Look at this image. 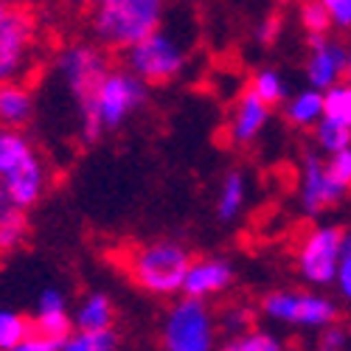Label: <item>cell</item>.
Returning a JSON list of instances; mask_svg holds the SVG:
<instances>
[{"instance_id": "cell-13", "label": "cell", "mask_w": 351, "mask_h": 351, "mask_svg": "<svg viewBox=\"0 0 351 351\" xmlns=\"http://www.w3.org/2000/svg\"><path fill=\"white\" fill-rule=\"evenodd\" d=\"M233 265L228 258L219 256H206V258H194L191 267L183 278V298L189 301H199L206 304L214 295H222V292L233 284Z\"/></svg>"}, {"instance_id": "cell-18", "label": "cell", "mask_w": 351, "mask_h": 351, "mask_svg": "<svg viewBox=\"0 0 351 351\" xmlns=\"http://www.w3.org/2000/svg\"><path fill=\"white\" fill-rule=\"evenodd\" d=\"M284 115L287 121L295 127V130H309V127H317V121L324 119V93L317 90H301L292 99L284 101Z\"/></svg>"}, {"instance_id": "cell-25", "label": "cell", "mask_w": 351, "mask_h": 351, "mask_svg": "<svg viewBox=\"0 0 351 351\" xmlns=\"http://www.w3.org/2000/svg\"><path fill=\"white\" fill-rule=\"evenodd\" d=\"M214 351H284V343L270 332L253 329V332L239 335V337H228Z\"/></svg>"}, {"instance_id": "cell-34", "label": "cell", "mask_w": 351, "mask_h": 351, "mask_svg": "<svg viewBox=\"0 0 351 351\" xmlns=\"http://www.w3.org/2000/svg\"><path fill=\"white\" fill-rule=\"evenodd\" d=\"M281 25H284L281 14H267L265 20L258 23V28H256V40H258L261 45L276 43V40H278V34H281Z\"/></svg>"}, {"instance_id": "cell-26", "label": "cell", "mask_w": 351, "mask_h": 351, "mask_svg": "<svg viewBox=\"0 0 351 351\" xmlns=\"http://www.w3.org/2000/svg\"><path fill=\"white\" fill-rule=\"evenodd\" d=\"M324 119L351 130V87L348 84L340 82L324 93Z\"/></svg>"}, {"instance_id": "cell-10", "label": "cell", "mask_w": 351, "mask_h": 351, "mask_svg": "<svg viewBox=\"0 0 351 351\" xmlns=\"http://www.w3.org/2000/svg\"><path fill=\"white\" fill-rule=\"evenodd\" d=\"M143 101H146V84L138 76H132L127 68L110 71L96 96V112H99L101 130L121 127Z\"/></svg>"}, {"instance_id": "cell-12", "label": "cell", "mask_w": 351, "mask_h": 351, "mask_svg": "<svg viewBox=\"0 0 351 351\" xmlns=\"http://www.w3.org/2000/svg\"><path fill=\"white\" fill-rule=\"evenodd\" d=\"M348 62V51L332 37H309V60H306V82L309 90L326 93L329 87L343 82Z\"/></svg>"}, {"instance_id": "cell-3", "label": "cell", "mask_w": 351, "mask_h": 351, "mask_svg": "<svg viewBox=\"0 0 351 351\" xmlns=\"http://www.w3.org/2000/svg\"><path fill=\"white\" fill-rule=\"evenodd\" d=\"M0 186L17 208H34L48 191V166L37 146L17 130L0 127Z\"/></svg>"}, {"instance_id": "cell-37", "label": "cell", "mask_w": 351, "mask_h": 351, "mask_svg": "<svg viewBox=\"0 0 351 351\" xmlns=\"http://www.w3.org/2000/svg\"><path fill=\"white\" fill-rule=\"evenodd\" d=\"M6 9H9V3H3V0H0V14H3Z\"/></svg>"}, {"instance_id": "cell-16", "label": "cell", "mask_w": 351, "mask_h": 351, "mask_svg": "<svg viewBox=\"0 0 351 351\" xmlns=\"http://www.w3.org/2000/svg\"><path fill=\"white\" fill-rule=\"evenodd\" d=\"M28 211L17 208L14 202L9 199V194L0 186V253H9L14 247H20L28 237Z\"/></svg>"}, {"instance_id": "cell-23", "label": "cell", "mask_w": 351, "mask_h": 351, "mask_svg": "<svg viewBox=\"0 0 351 351\" xmlns=\"http://www.w3.org/2000/svg\"><path fill=\"white\" fill-rule=\"evenodd\" d=\"M315 141L320 146V152H329L337 155V152H346L351 149V130L337 124V121H329V119H320L317 127H315Z\"/></svg>"}, {"instance_id": "cell-33", "label": "cell", "mask_w": 351, "mask_h": 351, "mask_svg": "<svg viewBox=\"0 0 351 351\" xmlns=\"http://www.w3.org/2000/svg\"><path fill=\"white\" fill-rule=\"evenodd\" d=\"M37 312H68V298H65V292L62 289H56V287H48L40 292V298H37Z\"/></svg>"}, {"instance_id": "cell-20", "label": "cell", "mask_w": 351, "mask_h": 351, "mask_svg": "<svg viewBox=\"0 0 351 351\" xmlns=\"http://www.w3.org/2000/svg\"><path fill=\"white\" fill-rule=\"evenodd\" d=\"M247 90L265 104V107H278L287 101V82L278 71L273 68H265V71H256L253 79H250V87Z\"/></svg>"}, {"instance_id": "cell-32", "label": "cell", "mask_w": 351, "mask_h": 351, "mask_svg": "<svg viewBox=\"0 0 351 351\" xmlns=\"http://www.w3.org/2000/svg\"><path fill=\"white\" fill-rule=\"evenodd\" d=\"M329 20L340 32H351V0H324Z\"/></svg>"}, {"instance_id": "cell-2", "label": "cell", "mask_w": 351, "mask_h": 351, "mask_svg": "<svg viewBox=\"0 0 351 351\" xmlns=\"http://www.w3.org/2000/svg\"><path fill=\"white\" fill-rule=\"evenodd\" d=\"M163 20L160 0H101L90 12V28L99 45L130 51L152 37Z\"/></svg>"}, {"instance_id": "cell-15", "label": "cell", "mask_w": 351, "mask_h": 351, "mask_svg": "<svg viewBox=\"0 0 351 351\" xmlns=\"http://www.w3.org/2000/svg\"><path fill=\"white\" fill-rule=\"evenodd\" d=\"M34 119V93L23 82L0 84V127L3 130H23Z\"/></svg>"}, {"instance_id": "cell-4", "label": "cell", "mask_w": 351, "mask_h": 351, "mask_svg": "<svg viewBox=\"0 0 351 351\" xmlns=\"http://www.w3.org/2000/svg\"><path fill=\"white\" fill-rule=\"evenodd\" d=\"M191 253L171 239H158L149 245H135L124 256V270L132 284L149 295L171 298L183 289V278L191 267Z\"/></svg>"}, {"instance_id": "cell-19", "label": "cell", "mask_w": 351, "mask_h": 351, "mask_svg": "<svg viewBox=\"0 0 351 351\" xmlns=\"http://www.w3.org/2000/svg\"><path fill=\"white\" fill-rule=\"evenodd\" d=\"M245 199H247V180H245V174L239 169L225 171V180H222L219 197H217V217H219V222L237 219L239 211L245 208Z\"/></svg>"}, {"instance_id": "cell-14", "label": "cell", "mask_w": 351, "mask_h": 351, "mask_svg": "<svg viewBox=\"0 0 351 351\" xmlns=\"http://www.w3.org/2000/svg\"><path fill=\"white\" fill-rule=\"evenodd\" d=\"M270 119V107L261 104L250 90H245L237 104L230 110V119H228V135L233 143H250L258 138V132L267 127Z\"/></svg>"}, {"instance_id": "cell-22", "label": "cell", "mask_w": 351, "mask_h": 351, "mask_svg": "<svg viewBox=\"0 0 351 351\" xmlns=\"http://www.w3.org/2000/svg\"><path fill=\"white\" fill-rule=\"evenodd\" d=\"M32 332L62 343L73 335V317H71V312H37L32 320Z\"/></svg>"}, {"instance_id": "cell-8", "label": "cell", "mask_w": 351, "mask_h": 351, "mask_svg": "<svg viewBox=\"0 0 351 351\" xmlns=\"http://www.w3.org/2000/svg\"><path fill=\"white\" fill-rule=\"evenodd\" d=\"M261 312L270 320L289 326H304V329H326L335 326L340 309L332 298L315 295V292H289V289H276L261 301Z\"/></svg>"}, {"instance_id": "cell-36", "label": "cell", "mask_w": 351, "mask_h": 351, "mask_svg": "<svg viewBox=\"0 0 351 351\" xmlns=\"http://www.w3.org/2000/svg\"><path fill=\"white\" fill-rule=\"evenodd\" d=\"M343 79H346L343 84H348V87H351V51H348V62H346V73H343Z\"/></svg>"}, {"instance_id": "cell-17", "label": "cell", "mask_w": 351, "mask_h": 351, "mask_svg": "<svg viewBox=\"0 0 351 351\" xmlns=\"http://www.w3.org/2000/svg\"><path fill=\"white\" fill-rule=\"evenodd\" d=\"M115 320V306L104 292H90L79 306H76V317L73 326L76 332H107L112 329Z\"/></svg>"}, {"instance_id": "cell-21", "label": "cell", "mask_w": 351, "mask_h": 351, "mask_svg": "<svg viewBox=\"0 0 351 351\" xmlns=\"http://www.w3.org/2000/svg\"><path fill=\"white\" fill-rule=\"evenodd\" d=\"M214 317H217V332H225L228 337H239V335L253 332L256 312L247 304H228Z\"/></svg>"}, {"instance_id": "cell-28", "label": "cell", "mask_w": 351, "mask_h": 351, "mask_svg": "<svg viewBox=\"0 0 351 351\" xmlns=\"http://www.w3.org/2000/svg\"><path fill=\"white\" fill-rule=\"evenodd\" d=\"M298 20L306 28L309 37H329L332 20H329V12L324 6V0H306V3H301L298 6Z\"/></svg>"}, {"instance_id": "cell-29", "label": "cell", "mask_w": 351, "mask_h": 351, "mask_svg": "<svg viewBox=\"0 0 351 351\" xmlns=\"http://www.w3.org/2000/svg\"><path fill=\"white\" fill-rule=\"evenodd\" d=\"M335 284L340 289V295L346 301H351V233L343 237V250H340V265H337Z\"/></svg>"}, {"instance_id": "cell-30", "label": "cell", "mask_w": 351, "mask_h": 351, "mask_svg": "<svg viewBox=\"0 0 351 351\" xmlns=\"http://www.w3.org/2000/svg\"><path fill=\"white\" fill-rule=\"evenodd\" d=\"M326 171H329V178H332L337 186H343L346 191H351V149L332 155V158L326 160Z\"/></svg>"}, {"instance_id": "cell-24", "label": "cell", "mask_w": 351, "mask_h": 351, "mask_svg": "<svg viewBox=\"0 0 351 351\" xmlns=\"http://www.w3.org/2000/svg\"><path fill=\"white\" fill-rule=\"evenodd\" d=\"M115 348H119V335L112 329H107V332H73L60 346V351H115Z\"/></svg>"}, {"instance_id": "cell-31", "label": "cell", "mask_w": 351, "mask_h": 351, "mask_svg": "<svg viewBox=\"0 0 351 351\" xmlns=\"http://www.w3.org/2000/svg\"><path fill=\"white\" fill-rule=\"evenodd\" d=\"M315 351H348V332L343 326H326L317 332Z\"/></svg>"}, {"instance_id": "cell-6", "label": "cell", "mask_w": 351, "mask_h": 351, "mask_svg": "<svg viewBox=\"0 0 351 351\" xmlns=\"http://www.w3.org/2000/svg\"><path fill=\"white\" fill-rule=\"evenodd\" d=\"M37 20L23 6H9L0 14V84L20 82L34 65Z\"/></svg>"}, {"instance_id": "cell-9", "label": "cell", "mask_w": 351, "mask_h": 351, "mask_svg": "<svg viewBox=\"0 0 351 351\" xmlns=\"http://www.w3.org/2000/svg\"><path fill=\"white\" fill-rule=\"evenodd\" d=\"M343 237L346 233L335 225H317L312 228L298 245L295 265L304 281L315 287L335 284L337 265H340V250H343Z\"/></svg>"}, {"instance_id": "cell-1", "label": "cell", "mask_w": 351, "mask_h": 351, "mask_svg": "<svg viewBox=\"0 0 351 351\" xmlns=\"http://www.w3.org/2000/svg\"><path fill=\"white\" fill-rule=\"evenodd\" d=\"M56 71H60L65 87L71 90L76 107H79V119H82V141L84 143H96L101 138V121L96 112V96L99 87L107 79L110 60L99 45L90 43H76L60 51L56 56Z\"/></svg>"}, {"instance_id": "cell-7", "label": "cell", "mask_w": 351, "mask_h": 351, "mask_svg": "<svg viewBox=\"0 0 351 351\" xmlns=\"http://www.w3.org/2000/svg\"><path fill=\"white\" fill-rule=\"evenodd\" d=\"M127 53V71L138 76L143 84H163L171 82L174 76H180L189 56L180 40L158 28L152 37H146L135 48L124 51Z\"/></svg>"}, {"instance_id": "cell-11", "label": "cell", "mask_w": 351, "mask_h": 351, "mask_svg": "<svg viewBox=\"0 0 351 351\" xmlns=\"http://www.w3.org/2000/svg\"><path fill=\"white\" fill-rule=\"evenodd\" d=\"M346 197H348V191L329 178L326 160L317 158L315 152H306L301 160V208L309 217H317V214L340 206Z\"/></svg>"}, {"instance_id": "cell-38", "label": "cell", "mask_w": 351, "mask_h": 351, "mask_svg": "<svg viewBox=\"0 0 351 351\" xmlns=\"http://www.w3.org/2000/svg\"><path fill=\"white\" fill-rule=\"evenodd\" d=\"M348 351H351V348H348Z\"/></svg>"}, {"instance_id": "cell-27", "label": "cell", "mask_w": 351, "mask_h": 351, "mask_svg": "<svg viewBox=\"0 0 351 351\" xmlns=\"http://www.w3.org/2000/svg\"><path fill=\"white\" fill-rule=\"evenodd\" d=\"M28 335H32V320L20 312L0 309V351H12Z\"/></svg>"}, {"instance_id": "cell-5", "label": "cell", "mask_w": 351, "mask_h": 351, "mask_svg": "<svg viewBox=\"0 0 351 351\" xmlns=\"http://www.w3.org/2000/svg\"><path fill=\"white\" fill-rule=\"evenodd\" d=\"M163 351H214L217 348V317L208 304L180 298L171 304L160 326Z\"/></svg>"}, {"instance_id": "cell-35", "label": "cell", "mask_w": 351, "mask_h": 351, "mask_svg": "<svg viewBox=\"0 0 351 351\" xmlns=\"http://www.w3.org/2000/svg\"><path fill=\"white\" fill-rule=\"evenodd\" d=\"M60 346H62V343L48 340V337H43V335L32 332V335H28L23 343H17L12 351H60Z\"/></svg>"}]
</instances>
